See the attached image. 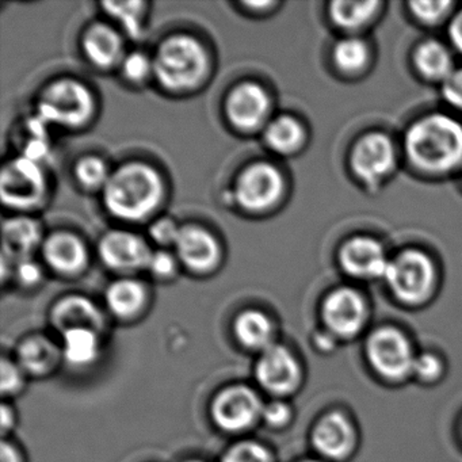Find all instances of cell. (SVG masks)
Masks as SVG:
<instances>
[{
	"label": "cell",
	"mask_w": 462,
	"mask_h": 462,
	"mask_svg": "<svg viewBox=\"0 0 462 462\" xmlns=\"http://www.w3.org/2000/svg\"><path fill=\"white\" fill-rule=\"evenodd\" d=\"M416 64L426 77L446 79L453 72L451 58L439 42H429L416 52Z\"/></svg>",
	"instance_id": "cell-27"
},
{
	"label": "cell",
	"mask_w": 462,
	"mask_h": 462,
	"mask_svg": "<svg viewBox=\"0 0 462 462\" xmlns=\"http://www.w3.org/2000/svg\"><path fill=\"white\" fill-rule=\"evenodd\" d=\"M174 245L177 248L178 258L193 272H208L217 263V242L209 232L199 226H186L180 229Z\"/></svg>",
	"instance_id": "cell-17"
},
{
	"label": "cell",
	"mask_w": 462,
	"mask_h": 462,
	"mask_svg": "<svg viewBox=\"0 0 462 462\" xmlns=\"http://www.w3.org/2000/svg\"><path fill=\"white\" fill-rule=\"evenodd\" d=\"M443 96L446 101L462 110V69L453 71L443 83Z\"/></svg>",
	"instance_id": "cell-39"
},
{
	"label": "cell",
	"mask_w": 462,
	"mask_h": 462,
	"mask_svg": "<svg viewBox=\"0 0 462 462\" xmlns=\"http://www.w3.org/2000/svg\"><path fill=\"white\" fill-rule=\"evenodd\" d=\"M123 71L132 82H142L153 71V63L144 53H131L124 59Z\"/></svg>",
	"instance_id": "cell-34"
},
{
	"label": "cell",
	"mask_w": 462,
	"mask_h": 462,
	"mask_svg": "<svg viewBox=\"0 0 462 462\" xmlns=\"http://www.w3.org/2000/svg\"><path fill=\"white\" fill-rule=\"evenodd\" d=\"M186 462H204V461H201V459H189V461H186Z\"/></svg>",
	"instance_id": "cell-45"
},
{
	"label": "cell",
	"mask_w": 462,
	"mask_h": 462,
	"mask_svg": "<svg viewBox=\"0 0 462 462\" xmlns=\"http://www.w3.org/2000/svg\"><path fill=\"white\" fill-rule=\"evenodd\" d=\"M0 462H25L20 448L9 440L4 439L0 446Z\"/></svg>",
	"instance_id": "cell-42"
},
{
	"label": "cell",
	"mask_w": 462,
	"mask_h": 462,
	"mask_svg": "<svg viewBox=\"0 0 462 462\" xmlns=\"http://www.w3.org/2000/svg\"><path fill=\"white\" fill-rule=\"evenodd\" d=\"M237 342L248 350L264 351L274 345V326L261 310H245L234 324Z\"/></svg>",
	"instance_id": "cell-21"
},
{
	"label": "cell",
	"mask_w": 462,
	"mask_h": 462,
	"mask_svg": "<svg viewBox=\"0 0 462 462\" xmlns=\"http://www.w3.org/2000/svg\"><path fill=\"white\" fill-rule=\"evenodd\" d=\"M266 144L278 153H291L302 140V129L296 120L280 117L269 124L264 131Z\"/></svg>",
	"instance_id": "cell-26"
},
{
	"label": "cell",
	"mask_w": 462,
	"mask_h": 462,
	"mask_svg": "<svg viewBox=\"0 0 462 462\" xmlns=\"http://www.w3.org/2000/svg\"><path fill=\"white\" fill-rule=\"evenodd\" d=\"M385 277L400 301L419 304L431 291L434 269L424 254L405 251L389 262Z\"/></svg>",
	"instance_id": "cell-6"
},
{
	"label": "cell",
	"mask_w": 462,
	"mask_h": 462,
	"mask_svg": "<svg viewBox=\"0 0 462 462\" xmlns=\"http://www.w3.org/2000/svg\"><path fill=\"white\" fill-rule=\"evenodd\" d=\"M42 240L40 226L29 218H14L5 223L4 248L10 258L18 262L28 259L32 251L39 245Z\"/></svg>",
	"instance_id": "cell-24"
},
{
	"label": "cell",
	"mask_w": 462,
	"mask_h": 462,
	"mask_svg": "<svg viewBox=\"0 0 462 462\" xmlns=\"http://www.w3.org/2000/svg\"><path fill=\"white\" fill-rule=\"evenodd\" d=\"M44 256L47 263L59 273L79 272L86 264L88 254L85 245L74 235H52L44 245Z\"/></svg>",
	"instance_id": "cell-20"
},
{
	"label": "cell",
	"mask_w": 462,
	"mask_h": 462,
	"mask_svg": "<svg viewBox=\"0 0 462 462\" xmlns=\"http://www.w3.org/2000/svg\"><path fill=\"white\" fill-rule=\"evenodd\" d=\"M221 462H274V456L261 442L242 440L226 450Z\"/></svg>",
	"instance_id": "cell-29"
},
{
	"label": "cell",
	"mask_w": 462,
	"mask_h": 462,
	"mask_svg": "<svg viewBox=\"0 0 462 462\" xmlns=\"http://www.w3.org/2000/svg\"><path fill=\"white\" fill-rule=\"evenodd\" d=\"M147 267L156 277H169L174 273L175 261L166 251H156L151 255Z\"/></svg>",
	"instance_id": "cell-40"
},
{
	"label": "cell",
	"mask_w": 462,
	"mask_h": 462,
	"mask_svg": "<svg viewBox=\"0 0 462 462\" xmlns=\"http://www.w3.org/2000/svg\"><path fill=\"white\" fill-rule=\"evenodd\" d=\"M259 385L275 396H288L301 383L302 373L296 356L285 346L273 345L262 351L255 366Z\"/></svg>",
	"instance_id": "cell-9"
},
{
	"label": "cell",
	"mask_w": 462,
	"mask_h": 462,
	"mask_svg": "<svg viewBox=\"0 0 462 462\" xmlns=\"http://www.w3.org/2000/svg\"><path fill=\"white\" fill-rule=\"evenodd\" d=\"M450 5V2H413L411 4V9L419 20L435 23L448 12Z\"/></svg>",
	"instance_id": "cell-37"
},
{
	"label": "cell",
	"mask_w": 462,
	"mask_h": 462,
	"mask_svg": "<svg viewBox=\"0 0 462 462\" xmlns=\"http://www.w3.org/2000/svg\"><path fill=\"white\" fill-rule=\"evenodd\" d=\"M77 178L86 188H99L106 185L110 175L107 174V167L101 159L90 158L82 159L77 166Z\"/></svg>",
	"instance_id": "cell-32"
},
{
	"label": "cell",
	"mask_w": 462,
	"mask_h": 462,
	"mask_svg": "<svg viewBox=\"0 0 462 462\" xmlns=\"http://www.w3.org/2000/svg\"><path fill=\"white\" fill-rule=\"evenodd\" d=\"M323 318L332 334L353 337L364 327L366 308L361 296L353 289H337L327 297Z\"/></svg>",
	"instance_id": "cell-11"
},
{
	"label": "cell",
	"mask_w": 462,
	"mask_h": 462,
	"mask_svg": "<svg viewBox=\"0 0 462 462\" xmlns=\"http://www.w3.org/2000/svg\"><path fill=\"white\" fill-rule=\"evenodd\" d=\"M305 462H316V461H305Z\"/></svg>",
	"instance_id": "cell-46"
},
{
	"label": "cell",
	"mask_w": 462,
	"mask_h": 462,
	"mask_svg": "<svg viewBox=\"0 0 462 462\" xmlns=\"http://www.w3.org/2000/svg\"><path fill=\"white\" fill-rule=\"evenodd\" d=\"M63 356L72 366L94 364L101 354V334L94 329H69L63 334Z\"/></svg>",
	"instance_id": "cell-23"
},
{
	"label": "cell",
	"mask_w": 462,
	"mask_h": 462,
	"mask_svg": "<svg viewBox=\"0 0 462 462\" xmlns=\"http://www.w3.org/2000/svg\"><path fill=\"white\" fill-rule=\"evenodd\" d=\"M106 302L109 310L118 318H134V316L139 315L144 307V288L137 281H116L107 289Z\"/></svg>",
	"instance_id": "cell-25"
},
{
	"label": "cell",
	"mask_w": 462,
	"mask_h": 462,
	"mask_svg": "<svg viewBox=\"0 0 462 462\" xmlns=\"http://www.w3.org/2000/svg\"><path fill=\"white\" fill-rule=\"evenodd\" d=\"M367 60L366 45L356 39L343 40L335 48V61L346 71H356Z\"/></svg>",
	"instance_id": "cell-31"
},
{
	"label": "cell",
	"mask_w": 462,
	"mask_h": 462,
	"mask_svg": "<svg viewBox=\"0 0 462 462\" xmlns=\"http://www.w3.org/2000/svg\"><path fill=\"white\" fill-rule=\"evenodd\" d=\"M291 419V410L286 402H277L264 404L263 413H262V420L272 427V429H283L288 426Z\"/></svg>",
	"instance_id": "cell-35"
},
{
	"label": "cell",
	"mask_w": 462,
	"mask_h": 462,
	"mask_svg": "<svg viewBox=\"0 0 462 462\" xmlns=\"http://www.w3.org/2000/svg\"><path fill=\"white\" fill-rule=\"evenodd\" d=\"M15 274H17L18 281L26 286L36 285L42 280V270L31 259L18 262Z\"/></svg>",
	"instance_id": "cell-41"
},
{
	"label": "cell",
	"mask_w": 462,
	"mask_h": 462,
	"mask_svg": "<svg viewBox=\"0 0 462 462\" xmlns=\"http://www.w3.org/2000/svg\"><path fill=\"white\" fill-rule=\"evenodd\" d=\"M163 183L147 164L131 163L110 175L104 188L106 209L121 220L137 221L150 216L161 204Z\"/></svg>",
	"instance_id": "cell-1"
},
{
	"label": "cell",
	"mask_w": 462,
	"mask_h": 462,
	"mask_svg": "<svg viewBox=\"0 0 462 462\" xmlns=\"http://www.w3.org/2000/svg\"><path fill=\"white\" fill-rule=\"evenodd\" d=\"M0 375H2V383H0V391L5 397L15 396L21 393L25 388L26 373L17 362L10 361V359H2L0 365Z\"/></svg>",
	"instance_id": "cell-33"
},
{
	"label": "cell",
	"mask_w": 462,
	"mask_h": 462,
	"mask_svg": "<svg viewBox=\"0 0 462 462\" xmlns=\"http://www.w3.org/2000/svg\"><path fill=\"white\" fill-rule=\"evenodd\" d=\"M86 55L96 66L112 67L123 56V42L120 36L106 25H96L88 29L83 40Z\"/></svg>",
	"instance_id": "cell-22"
},
{
	"label": "cell",
	"mask_w": 462,
	"mask_h": 462,
	"mask_svg": "<svg viewBox=\"0 0 462 462\" xmlns=\"http://www.w3.org/2000/svg\"><path fill=\"white\" fill-rule=\"evenodd\" d=\"M93 109L90 91L75 80L64 79L45 91L39 105V118L44 124L75 128L88 120Z\"/></svg>",
	"instance_id": "cell-4"
},
{
	"label": "cell",
	"mask_w": 462,
	"mask_h": 462,
	"mask_svg": "<svg viewBox=\"0 0 462 462\" xmlns=\"http://www.w3.org/2000/svg\"><path fill=\"white\" fill-rule=\"evenodd\" d=\"M51 323L59 332L88 328L101 334L106 326L99 308L83 296H69L58 302L51 312Z\"/></svg>",
	"instance_id": "cell-15"
},
{
	"label": "cell",
	"mask_w": 462,
	"mask_h": 462,
	"mask_svg": "<svg viewBox=\"0 0 462 462\" xmlns=\"http://www.w3.org/2000/svg\"><path fill=\"white\" fill-rule=\"evenodd\" d=\"M280 171L267 163L247 167L237 178L235 197L245 209L258 212L274 205L282 193Z\"/></svg>",
	"instance_id": "cell-10"
},
{
	"label": "cell",
	"mask_w": 462,
	"mask_h": 462,
	"mask_svg": "<svg viewBox=\"0 0 462 462\" xmlns=\"http://www.w3.org/2000/svg\"><path fill=\"white\" fill-rule=\"evenodd\" d=\"M153 74L169 90L196 88L208 69L204 48L190 36H174L162 42L153 59Z\"/></svg>",
	"instance_id": "cell-3"
},
{
	"label": "cell",
	"mask_w": 462,
	"mask_h": 462,
	"mask_svg": "<svg viewBox=\"0 0 462 462\" xmlns=\"http://www.w3.org/2000/svg\"><path fill=\"white\" fill-rule=\"evenodd\" d=\"M64 359L63 350L45 335L25 337L17 348V364L26 374L44 377L55 372Z\"/></svg>",
	"instance_id": "cell-19"
},
{
	"label": "cell",
	"mask_w": 462,
	"mask_h": 462,
	"mask_svg": "<svg viewBox=\"0 0 462 462\" xmlns=\"http://www.w3.org/2000/svg\"><path fill=\"white\" fill-rule=\"evenodd\" d=\"M180 229L178 228L177 224L169 220V218H162V220L156 221L150 228L151 236L161 245H175L178 236H180Z\"/></svg>",
	"instance_id": "cell-38"
},
{
	"label": "cell",
	"mask_w": 462,
	"mask_h": 462,
	"mask_svg": "<svg viewBox=\"0 0 462 462\" xmlns=\"http://www.w3.org/2000/svg\"><path fill=\"white\" fill-rule=\"evenodd\" d=\"M405 148L416 166L448 171L462 161V126L448 116H430L411 126Z\"/></svg>",
	"instance_id": "cell-2"
},
{
	"label": "cell",
	"mask_w": 462,
	"mask_h": 462,
	"mask_svg": "<svg viewBox=\"0 0 462 462\" xmlns=\"http://www.w3.org/2000/svg\"><path fill=\"white\" fill-rule=\"evenodd\" d=\"M370 364L386 380H404L413 370L415 356L404 335L397 329L375 331L367 342Z\"/></svg>",
	"instance_id": "cell-7"
},
{
	"label": "cell",
	"mask_w": 462,
	"mask_h": 462,
	"mask_svg": "<svg viewBox=\"0 0 462 462\" xmlns=\"http://www.w3.org/2000/svg\"><path fill=\"white\" fill-rule=\"evenodd\" d=\"M413 374L424 383H431V381L437 380L442 373V366L440 362L438 361L437 356H418L415 358V364H413Z\"/></svg>",
	"instance_id": "cell-36"
},
{
	"label": "cell",
	"mask_w": 462,
	"mask_h": 462,
	"mask_svg": "<svg viewBox=\"0 0 462 462\" xmlns=\"http://www.w3.org/2000/svg\"><path fill=\"white\" fill-rule=\"evenodd\" d=\"M264 404L259 394L247 385H231L216 394L210 407L218 429L240 434L262 420Z\"/></svg>",
	"instance_id": "cell-5"
},
{
	"label": "cell",
	"mask_w": 462,
	"mask_h": 462,
	"mask_svg": "<svg viewBox=\"0 0 462 462\" xmlns=\"http://www.w3.org/2000/svg\"><path fill=\"white\" fill-rule=\"evenodd\" d=\"M377 6V2H335L331 15L337 25L354 29L366 23Z\"/></svg>",
	"instance_id": "cell-28"
},
{
	"label": "cell",
	"mask_w": 462,
	"mask_h": 462,
	"mask_svg": "<svg viewBox=\"0 0 462 462\" xmlns=\"http://www.w3.org/2000/svg\"><path fill=\"white\" fill-rule=\"evenodd\" d=\"M313 446L327 458H345L356 443L350 421L342 413H329L313 430Z\"/></svg>",
	"instance_id": "cell-18"
},
{
	"label": "cell",
	"mask_w": 462,
	"mask_h": 462,
	"mask_svg": "<svg viewBox=\"0 0 462 462\" xmlns=\"http://www.w3.org/2000/svg\"><path fill=\"white\" fill-rule=\"evenodd\" d=\"M394 152L388 137L369 134L356 144L353 152V169L367 182L380 180L393 166Z\"/></svg>",
	"instance_id": "cell-16"
},
{
	"label": "cell",
	"mask_w": 462,
	"mask_h": 462,
	"mask_svg": "<svg viewBox=\"0 0 462 462\" xmlns=\"http://www.w3.org/2000/svg\"><path fill=\"white\" fill-rule=\"evenodd\" d=\"M450 39L453 42L454 47L462 52V12L451 23Z\"/></svg>",
	"instance_id": "cell-44"
},
{
	"label": "cell",
	"mask_w": 462,
	"mask_h": 462,
	"mask_svg": "<svg viewBox=\"0 0 462 462\" xmlns=\"http://www.w3.org/2000/svg\"><path fill=\"white\" fill-rule=\"evenodd\" d=\"M0 423H2V435H4V437H6V435L14 429L15 423H17L15 411L13 410L12 405L7 404V402H4V405H2Z\"/></svg>",
	"instance_id": "cell-43"
},
{
	"label": "cell",
	"mask_w": 462,
	"mask_h": 462,
	"mask_svg": "<svg viewBox=\"0 0 462 462\" xmlns=\"http://www.w3.org/2000/svg\"><path fill=\"white\" fill-rule=\"evenodd\" d=\"M340 261L348 274L359 278L385 277L389 266L383 248L369 237L350 240L340 253Z\"/></svg>",
	"instance_id": "cell-14"
},
{
	"label": "cell",
	"mask_w": 462,
	"mask_h": 462,
	"mask_svg": "<svg viewBox=\"0 0 462 462\" xmlns=\"http://www.w3.org/2000/svg\"><path fill=\"white\" fill-rule=\"evenodd\" d=\"M269 107V96L255 83L237 86L226 99V116L232 125L240 131L258 128L266 118Z\"/></svg>",
	"instance_id": "cell-13"
},
{
	"label": "cell",
	"mask_w": 462,
	"mask_h": 462,
	"mask_svg": "<svg viewBox=\"0 0 462 462\" xmlns=\"http://www.w3.org/2000/svg\"><path fill=\"white\" fill-rule=\"evenodd\" d=\"M44 174L33 159L23 156L5 167L0 193L7 207L17 209L34 207L44 196Z\"/></svg>",
	"instance_id": "cell-8"
},
{
	"label": "cell",
	"mask_w": 462,
	"mask_h": 462,
	"mask_svg": "<svg viewBox=\"0 0 462 462\" xmlns=\"http://www.w3.org/2000/svg\"><path fill=\"white\" fill-rule=\"evenodd\" d=\"M104 7L107 14L120 21L121 25L131 36H137L142 31L140 18H142L143 7H144L142 2H123V4L109 2V4H104Z\"/></svg>",
	"instance_id": "cell-30"
},
{
	"label": "cell",
	"mask_w": 462,
	"mask_h": 462,
	"mask_svg": "<svg viewBox=\"0 0 462 462\" xmlns=\"http://www.w3.org/2000/svg\"><path fill=\"white\" fill-rule=\"evenodd\" d=\"M99 254L106 266L118 272L147 267L152 255L142 237L125 231L109 232L99 245Z\"/></svg>",
	"instance_id": "cell-12"
}]
</instances>
